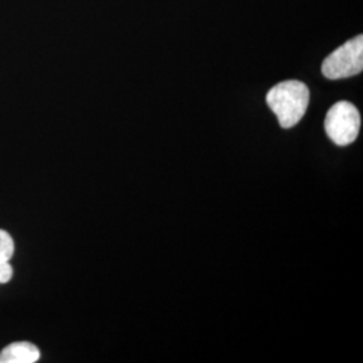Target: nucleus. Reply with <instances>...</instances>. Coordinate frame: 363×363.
I'll return each mask as SVG.
<instances>
[{
  "label": "nucleus",
  "mask_w": 363,
  "mask_h": 363,
  "mask_svg": "<svg viewBox=\"0 0 363 363\" xmlns=\"http://www.w3.org/2000/svg\"><path fill=\"white\" fill-rule=\"evenodd\" d=\"M327 136L340 147L354 143L361 130V115L355 105L339 101L333 105L325 120Z\"/></svg>",
  "instance_id": "nucleus-2"
},
{
  "label": "nucleus",
  "mask_w": 363,
  "mask_h": 363,
  "mask_svg": "<svg viewBox=\"0 0 363 363\" xmlns=\"http://www.w3.org/2000/svg\"><path fill=\"white\" fill-rule=\"evenodd\" d=\"M363 70V37L343 43L335 52H331L322 65V73L328 79L352 77Z\"/></svg>",
  "instance_id": "nucleus-3"
},
{
  "label": "nucleus",
  "mask_w": 363,
  "mask_h": 363,
  "mask_svg": "<svg viewBox=\"0 0 363 363\" xmlns=\"http://www.w3.org/2000/svg\"><path fill=\"white\" fill-rule=\"evenodd\" d=\"M267 104L279 118L283 128H292L307 112L310 91L306 84L289 79L277 84L267 94Z\"/></svg>",
  "instance_id": "nucleus-1"
},
{
  "label": "nucleus",
  "mask_w": 363,
  "mask_h": 363,
  "mask_svg": "<svg viewBox=\"0 0 363 363\" xmlns=\"http://www.w3.org/2000/svg\"><path fill=\"white\" fill-rule=\"evenodd\" d=\"M13 250H15V245H13V237L6 230L0 229V267L10 264V261L13 259Z\"/></svg>",
  "instance_id": "nucleus-5"
},
{
  "label": "nucleus",
  "mask_w": 363,
  "mask_h": 363,
  "mask_svg": "<svg viewBox=\"0 0 363 363\" xmlns=\"http://www.w3.org/2000/svg\"><path fill=\"white\" fill-rule=\"evenodd\" d=\"M40 352L38 347L30 342H15L0 352V363L38 362Z\"/></svg>",
  "instance_id": "nucleus-4"
}]
</instances>
